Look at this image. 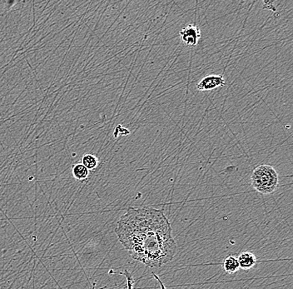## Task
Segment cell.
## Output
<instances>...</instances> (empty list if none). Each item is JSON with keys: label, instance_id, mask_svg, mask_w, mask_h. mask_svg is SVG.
Wrapping results in <instances>:
<instances>
[{"label": "cell", "instance_id": "cell-2", "mask_svg": "<svg viewBox=\"0 0 293 289\" xmlns=\"http://www.w3.org/2000/svg\"><path fill=\"white\" fill-rule=\"evenodd\" d=\"M251 185L262 195H271L278 188L279 177L274 167L267 164L258 166L251 175Z\"/></svg>", "mask_w": 293, "mask_h": 289}, {"label": "cell", "instance_id": "cell-3", "mask_svg": "<svg viewBox=\"0 0 293 289\" xmlns=\"http://www.w3.org/2000/svg\"><path fill=\"white\" fill-rule=\"evenodd\" d=\"M183 44L187 46L195 47L201 38V31L196 25H186L179 33Z\"/></svg>", "mask_w": 293, "mask_h": 289}, {"label": "cell", "instance_id": "cell-6", "mask_svg": "<svg viewBox=\"0 0 293 289\" xmlns=\"http://www.w3.org/2000/svg\"><path fill=\"white\" fill-rule=\"evenodd\" d=\"M223 269L228 274H236L240 269L238 258L232 255H229L225 258L223 263Z\"/></svg>", "mask_w": 293, "mask_h": 289}, {"label": "cell", "instance_id": "cell-5", "mask_svg": "<svg viewBox=\"0 0 293 289\" xmlns=\"http://www.w3.org/2000/svg\"><path fill=\"white\" fill-rule=\"evenodd\" d=\"M239 267L243 270L251 269L256 265L257 258L251 252H243L238 256Z\"/></svg>", "mask_w": 293, "mask_h": 289}, {"label": "cell", "instance_id": "cell-1", "mask_svg": "<svg viewBox=\"0 0 293 289\" xmlns=\"http://www.w3.org/2000/svg\"><path fill=\"white\" fill-rule=\"evenodd\" d=\"M114 231L132 258L147 267H162L176 254L172 227L162 210L128 207Z\"/></svg>", "mask_w": 293, "mask_h": 289}, {"label": "cell", "instance_id": "cell-8", "mask_svg": "<svg viewBox=\"0 0 293 289\" xmlns=\"http://www.w3.org/2000/svg\"><path fill=\"white\" fill-rule=\"evenodd\" d=\"M82 164L88 170H93L97 168L99 164V160L93 155H84L82 159Z\"/></svg>", "mask_w": 293, "mask_h": 289}, {"label": "cell", "instance_id": "cell-9", "mask_svg": "<svg viewBox=\"0 0 293 289\" xmlns=\"http://www.w3.org/2000/svg\"><path fill=\"white\" fill-rule=\"evenodd\" d=\"M95 286H96V283H93V288H92V289H95Z\"/></svg>", "mask_w": 293, "mask_h": 289}, {"label": "cell", "instance_id": "cell-7", "mask_svg": "<svg viewBox=\"0 0 293 289\" xmlns=\"http://www.w3.org/2000/svg\"><path fill=\"white\" fill-rule=\"evenodd\" d=\"M89 172L83 164H76L73 168V175L75 179L80 181H84L88 179Z\"/></svg>", "mask_w": 293, "mask_h": 289}, {"label": "cell", "instance_id": "cell-4", "mask_svg": "<svg viewBox=\"0 0 293 289\" xmlns=\"http://www.w3.org/2000/svg\"><path fill=\"white\" fill-rule=\"evenodd\" d=\"M226 84L224 77L222 74H210L200 80L197 84V89L199 91H210L222 88Z\"/></svg>", "mask_w": 293, "mask_h": 289}]
</instances>
